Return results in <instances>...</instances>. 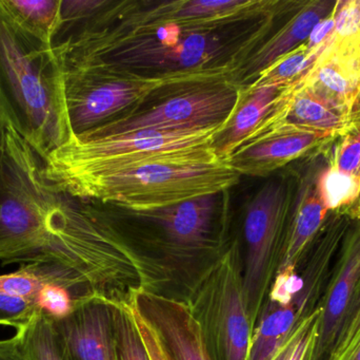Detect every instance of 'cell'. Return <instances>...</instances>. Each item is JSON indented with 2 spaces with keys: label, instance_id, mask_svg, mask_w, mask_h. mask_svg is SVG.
Listing matches in <instances>:
<instances>
[{
  "label": "cell",
  "instance_id": "cell-10",
  "mask_svg": "<svg viewBox=\"0 0 360 360\" xmlns=\"http://www.w3.org/2000/svg\"><path fill=\"white\" fill-rule=\"evenodd\" d=\"M290 1L277 0H179L155 2L147 8H135L133 2L118 4L110 14L122 17L118 27H141L173 23L181 27H226L253 21L285 10Z\"/></svg>",
  "mask_w": 360,
  "mask_h": 360
},
{
  "label": "cell",
  "instance_id": "cell-29",
  "mask_svg": "<svg viewBox=\"0 0 360 360\" xmlns=\"http://www.w3.org/2000/svg\"><path fill=\"white\" fill-rule=\"evenodd\" d=\"M37 304L42 313L52 321L65 319L75 310L73 294L63 285L49 283L44 285L37 297Z\"/></svg>",
  "mask_w": 360,
  "mask_h": 360
},
{
  "label": "cell",
  "instance_id": "cell-18",
  "mask_svg": "<svg viewBox=\"0 0 360 360\" xmlns=\"http://www.w3.org/2000/svg\"><path fill=\"white\" fill-rule=\"evenodd\" d=\"M217 197L218 194L199 197L134 215L158 224L177 247L197 249L207 243Z\"/></svg>",
  "mask_w": 360,
  "mask_h": 360
},
{
  "label": "cell",
  "instance_id": "cell-14",
  "mask_svg": "<svg viewBox=\"0 0 360 360\" xmlns=\"http://www.w3.org/2000/svg\"><path fill=\"white\" fill-rule=\"evenodd\" d=\"M130 300L158 330L173 360H213L188 302L148 289L135 292Z\"/></svg>",
  "mask_w": 360,
  "mask_h": 360
},
{
  "label": "cell",
  "instance_id": "cell-2",
  "mask_svg": "<svg viewBox=\"0 0 360 360\" xmlns=\"http://www.w3.org/2000/svg\"><path fill=\"white\" fill-rule=\"evenodd\" d=\"M0 116L41 160L72 137L52 44L21 29L1 6Z\"/></svg>",
  "mask_w": 360,
  "mask_h": 360
},
{
  "label": "cell",
  "instance_id": "cell-9",
  "mask_svg": "<svg viewBox=\"0 0 360 360\" xmlns=\"http://www.w3.org/2000/svg\"><path fill=\"white\" fill-rule=\"evenodd\" d=\"M241 88L233 78L171 90L160 103L114 120L76 137H103L136 131L207 128L228 122Z\"/></svg>",
  "mask_w": 360,
  "mask_h": 360
},
{
  "label": "cell",
  "instance_id": "cell-11",
  "mask_svg": "<svg viewBox=\"0 0 360 360\" xmlns=\"http://www.w3.org/2000/svg\"><path fill=\"white\" fill-rule=\"evenodd\" d=\"M360 281V219L342 239L319 314L302 360H332Z\"/></svg>",
  "mask_w": 360,
  "mask_h": 360
},
{
  "label": "cell",
  "instance_id": "cell-36",
  "mask_svg": "<svg viewBox=\"0 0 360 360\" xmlns=\"http://www.w3.org/2000/svg\"><path fill=\"white\" fill-rule=\"evenodd\" d=\"M347 360H360V342L357 345L355 350L353 351L352 354H351Z\"/></svg>",
  "mask_w": 360,
  "mask_h": 360
},
{
  "label": "cell",
  "instance_id": "cell-12",
  "mask_svg": "<svg viewBox=\"0 0 360 360\" xmlns=\"http://www.w3.org/2000/svg\"><path fill=\"white\" fill-rule=\"evenodd\" d=\"M338 137L274 125L248 139L226 161L240 175L268 177L292 163L326 154Z\"/></svg>",
  "mask_w": 360,
  "mask_h": 360
},
{
  "label": "cell",
  "instance_id": "cell-4",
  "mask_svg": "<svg viewBox=\"0 0 360 360\" xmlns=\"http://www.w3.org/2000/svg\"><path fill=\"white\" fill-rule=\"evenodd\" d=\"M56 56L72 137L93 130L156 93L233 78L237 66L139 73L93 59ZM113 118V120H114Z\"/></svg>",
  "mask_w": 360,
  "mask_h": 360
},
{
  "label": "cell",
  "instance_id": "cell-31",
  "mask_svg": "<svg viewBox=\"0 0 360 360\" xmlns=\"http://www.w3.org/2000/svg\"><path fill=\"white\" fill-rule=\"evenodd\" d=\"M128 308L150 360H173L158 330L139 312L132 300H129Z\"/></svg>",
  "mask_w": 360,
  "mask_h": 360
},
{
  "label": "cell",
  "instance_id": "cell-17",
  "mask_svg": "<svg viewBox=\"0 0 360 360\" xmlns=\"http://www.w3.org/2000/svg\"><path fill=\"white\" fill-rule=\"evenodd\" d=\"M360 55L340 52L330 44L302 84L331 105L348 112L359 95Z\"/></svg>",
  "mask_w": 360,
  "mask_h": 360
},
{
  "label": "cell",
  "instance_id": "cell-34",
  "mask_svg": "<svg viewBox=\"0 0 360 360\" xmlns=\"http://www.w3.org/2000/svg\"><path fill=\"white\" fill-rule=\"evenodd\" d=\"M0 360H27L16 335L0 340Z\"/></svg>",
  "mask_w": 360,
  "mask_h": 360
},
{
  "label": "cell",
  "instance_id": "cell-21",
  "mask_svg": "<svg viewBox=\"0 0 360 360\" xmlns=\"http://www.w3.org/2000/svg\"><path fill=\"white\" fill-rule=\"evenodd\" d=\"M319 190L329 213L360 219V179L326 165L319 177Z\"/></svg>",
  "mask_w": 360,
  "mask_h": 360
},
{
  "label": "cell",
  "instance_id": "cell-22",
  "mask_svg": "<svg viewBox=\"0 0 360 360\" xmlns=\"http://www.w3.org/2000/svg\"><path fill=\"white\" fill-rule=\"evenodd\" d=\"M323 52V51L310 50L304 42V44L283 55L270 67L260 72L254 82L247 87L249 88H264V87L287 88L298 84L310 72Z\"/></svg>",
  "mask_w": 360,
  "mask_h": 360
},
{
  "label": "cell",
  "instance_id": "cell-38",
  "mask_svg": "<svg viewBox=\"0 0 360 360\" xmlns=\"http://www.w3.org/2000/svg\"><path fill=\"white\" fill-rule=\"evenodd\" d=\"M359 92H360V63H359Z\"/></svg>",
  "mask_w": 360,
  "mask_h": 360
},
{
  "label": "cell",
  "instance_id": "cell-23",
  "mask_svg": "<svg viewBox=\"0 0 360 360\" xmlns=\"http://www.w3.org/2000/svg\"><path fill=\"white\" fill-rule=\"evenodd\" d=\"M27 360H67L54 321L40 311L27 327L17 331Z\"/></svg>",
  "mask_w": 360,
  "mask_h": 360
},
{
  "label": "cell",
  "instance_id": "cell-33",
  "mask_svg": "<svg viewBox=\"0 0 360 360\" xmlns=\"http://www.w3.org/2000/svg\"><path fill=\"white\" fill-rule=\"evenodd\" d=\"M319 313V308L312 316L309 317V318H307L306 321H302V323L297 325V328L292 332L291 335L285 340V344L281 346V348L279 349L278 352L275 354L272 360H290V359H291L292 354H293L294 351H295L298 342H300L304 334L308 331L309 328L312 325L313 321L316 319Z\"/></svg>",
  "mask_w": 360,
  "mask_h": 360
},
{
  "label": "cell",
  "instance_id": "cell-15",
  "mask_svg": "<svg viewBox=\"0 0 360 360\" xmlns=\"http://www.w3.org/2000/svg\"><path fill=\"white\" fill-rule=\"evenodd\" d=\"M54 323L67 360H120L109 302L84 300Z\"/></svg>",
  "mask_w": 360,
  "mask_h": 360
},
{
  "label": "cell",
  "instance_id": "cell-27",
  "mask_svg": "<svg viewBox=\"0 0 360 360\" xmlns=\"http://www.w3.org/2000/svg\"><path fill=\"white\" fill-rule=\"evenodd\" d=\"M328 166L360 179V130L340 135L327 152Z\"/></svg>",
  "mask_w": 360,
  "mask_h": 360
},
{
  "label": "cell",
  "instance_id": "cell-7",
  "mask_svg": "<svg viewBox=\"0 0 360 360\" xmlns=\"http://www.w3.org/2000/svg\"><path fill=\"white\" fill-rule=\"evenodd\" d=\"M237 256L234 244L205 273L188 302L213 360H248L249 354L254 323Z\"/></svg>",
  "mask_w": 360,
  "mask_h": 360
},
{
  "label": "cell",
  "instance_id": "cell-25",
  "mask_svg": "<svg viewBox=\"0 0 360 360\" xmlns=\"http://www.w3.org/2000/svg\"><path fill=\"white\" fill-rule=\"evenodd\" d=\"M114 335L120 360H150L131 317L128 302L112 304Z\"/></svg>",
  "mask_w": 360,
  "mask_h": 360
},
{
  "label": "cell",
  "instance_id": "cell-30",
  "mask_svg": "<svg viewBox=\"0 0 360 360\" xmlns=\"http://www.w3.org/2000/svg\"><path fill=\"white\" fill-rule=\"evenodd\" d=\"M360 342V281L332 360H347Z\"/></svg>",
  "mask_w": 360,
  "mask_h": 360
},
{
  "label": "cell",
  "instance_id": "cell-28",
  "mask_svg": "<svg viewBox=\"0 0 360 360\" xmlns=\"http://www.w3.org/2000/svg\"><path fill=\"white\" fill-rule=\"evenodd\" d=\"M39 312L37 302L34 300L0 293V325L19 331L27 327Z\"/></svg>",
  "mask_w": 360,
  "mask_h": 360
},
{
  "label": "cell",
  "instance_id": "cell-24",
  "mask_svg": "<svg viewBox=\"0 0 360 360\" xmlns=\"http://www.w3.org/2000/svg\"><path fill=\"white\" fill-rule=\"evenodd\" d=\"M333 15L335 30L331 46L360 55V0H336Z\"/></svg>",
  "mask_w": 360,
  "mask_h": 360
},
{
  "label": "cell",
  "instance_id": "cell-6",
  "mask_svg": "<svg viewBox=\"0 0 360 360\" xmlns=\"http://www.w3.org/2000/svg\"><path fill=\"white\" fill-rule=\"evenodd\" d=\"M224 124L184 130L136 131L103 137H72L42 160L44 175L53 184L211 147L213 137Z\"/></svg>",
  "mask_w": 360,
  "mask_h": 360
},
{
  "label": "cell",
  "instance_id": "cell-37",
  "mask_svg": "<svg viewBox=\"0 0 360 360\" xmlns=\"http://www.w3.org/2000/svg\"><path fill=\"white\" fill-rule=\"evenodd\" d=\"M4 126H6V122L0 116V137H1L2 132H4Z\"/></svg>",
  "mask_w": 360,
  "mask_h": 360
},
{
  "label": "cell",
  "instance_id": "cell-13",
  "mask_svg": "<svg viewBox=\"0 0 360 360\" xmlns=\"http://www.w3.org/2000/svg\"><path fill=\"white\" fill-rule=\"evenodd\" d=\"M327 152L300 161V165L294 168L295 192L276 274L297 270L304 254L329 215L319 190V177L327 165Z\"/></svg>",
  "mask_w": 360,
  "mask_h": 360
},
{
  "label": "cell",
  "instance_id": "cell-35",
  "mask_svg": "<svg viewBox=\"0 0 360 360\" xmlns=\"http://www.w3.org/2000/svg\"><path fill=\"white\" fill-rule=\"evenodd\" d=\"M359 129L360 130V92L359 99L355 103L354 108L352 110V116H351V129Z\"/></svg>",
  "mask_w": 360,
  "mask_h": 360
},
{
  "label": "cell",
  "instance_id": "cell-5",
  "mask_svg": "<svg viewBox=\"0 0 360 360\" xmlns=\"http://www.w3.org/2000/svg\"><path fill=\"white\" fill-rule=\"evenodd\" d=\"M59 198L44 175V162L10 126L0 137V261L35 263L44 223Z\"/></svg>",
  "mask_w": 360,
  "mask_h": 360
},
{
  "label": "cell",
  "instance_id": "cell-3",
  "mask_svg": "<svg viewBox=\"0 0 360 360\" xmlns=\"http://www.w3.org/2000/svg\"><path fill=\"white\" fill-rule=\"evenodd\" d=\"M240 177L228 161L220 160L207 147L49 184L73 198L111 203L134 213L222 194L236 185Z\"/></svg>",
  "mask_w": 360,
  "mask_h": 360
},
{
  "label": "cell",
  "instance_id": "cell-19",
  "mask_svg": "<svg viewBox=\"0 0 360 360\" xmlns=\"http://www.w3.org/2000/svg\"><path fill=\"white\" fill-rule=\"evenodd\" d=\"M283 89L281 87H247L241 90L236 109L212 141L211 148L218 159L226 160L253 135L274 107Z\"/></svg>",
  "mask_w": 360,
  "mask_h": 360
},
{
  "label": "cell",
  "instance_id": "cell-1",
  "mask_svg": "<svg viewBox=\"0 0 360 360\" xmlns=\"http://www.w3.org/2000/svg\"><path fill=\"white\" fill-rule=\"evenodd\" d=\"M240 25L203 29L173 23L89 27L63 38L53 46V50L58 56L93 59L139 73L229 65L240 69L250 54L268 37L275 19L264 17L249 27H239Z\"/></svg>",
  "mask_w": 360,
  "mask_h": 360
},
{
  "label": "cell",
  "instance_id": "cell-8",
  "mask_svg": "<svg viewBox=\"0 0 360 360\" xmlns=\"http://www.w3.org/2000/svg\"><path fill=\"white\" fill-rule=\"evenodd\" d=\"M295 185V169L278 179L269 180L245 211L243 230L248 253L243 294L253 323L262 312V300L281 262Z\"/></svg>",
  "mask_w": 360,
  "mask_h": 360
},
{
  "label": "cell",
  "instance_id": "cell-16",
  "mask_svg": "<svg viewBox=\"0 0 360 360\" xmlns=\"http://www.w3.org/2000/svg\"><path fill=\"white\" fill-rule=\"evenodd\" d=\"M336 0H304L271 36L248 57L233 80L241 88L254 82L260 72L308 40L315 25L328 16Z\"/></svg>",
  "mask_w": 360,
  "mask_h": 360
},
{
  "label": "cell",
  "instance_id": "cell-32",
  "mask_svg": "<svg viewBox=\"0 0 360 360\" xmlns=\"http://www.w3.org/2000/svg\"><path fill=\"white\" fill-rule=\"evenodd\" d=\"M334 30H335V21H334L333 10H332L326 18L315 25L306 42L307 46L313 51H325L333 40Z\"/></svg>",
  "mask_w": 360,
  "mask_h": 360
},
{
  "label": "cell",
  "instance_id": "cell-20",
  "mask_svg": "<svg viewBox=\"0 0 360 360\" xmlns=\"http://www.w3.org/2000/svg\"><path fill=\"white\" fill-rule=\"evenodd\" d=\"M0 6L21 29L52 44L60 23L61 0H0Z\"/></svg>",
  "mask_w": 360,
  "mask_h": 360
},
{
  "label": "cell",
  "instance_id": "cell-26",
  "mask_svg": "<svg viewBox=\"0 0 360 360\" xmlns=\"http://www.w3.org/2000/svg\"><path fill=\"white\" fill-rule=\"evenodd\" d=\"M49 283L51 281L40 264H22L17 272L0 275V293L20 296L37 302L40 291Z\"/></svg>",
  "mask_w": 360,
  "mask_h": 360
}]
</instances>
